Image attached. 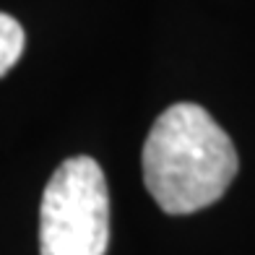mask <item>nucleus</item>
Instances as JSON below:
<instances>
[{
  "instance_id": "nucleus-3",
  "label": "nucleus",
  "mask_w": 255,
  "mask_h": 255,
  "mask_svg": "<svg viewBox=\"0 0 255 255\" xmlns=\"http://www.w3.org/2000/svg\"><path fill=\"white\" fill-rule=\"evenodd\" d=\"M24 42L26 37L18 21L8 13H0V76H5L18 63L21 52H24Z\"/></svg>"
},
{
  "instance_id": "nucleus-2",
  "label": "nucleus",
  "mask_w": 255,
  "mask_h": 255,
  "mask_svg": "<svg viewBox=\"0 0 255 255\" xmlns=\"http://www.w3.org/2000/svg\"><path fill=\"white\" fill-rule=\"evenodd\" d=\"M110 190L91 156H71L52 172L39 208V255H104Z\"/></svg>"
},
{
  "instance_id": "nucleus-1",
  "label": "nucleus",
  "mask_w": 255,
  "mask_h": 255,
  "mask_svg": "<svg viewBox=\"0 0 255 255\" xmlns=\"http://www.w3.org/2000/svg\"><path fill=\"white\" fill-rule=\"evenodd\" d=\"M143 182L161 211L195 214L216 203L240 167L237 148L208 110L193 102L172 104L146 135Z\"/></svg>"
}]
</instances>
